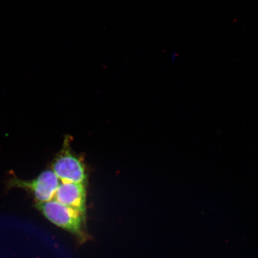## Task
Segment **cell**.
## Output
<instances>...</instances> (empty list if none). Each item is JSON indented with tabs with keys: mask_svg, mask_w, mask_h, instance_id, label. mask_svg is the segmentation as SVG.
Returning <instances> with one entry per match:
<instances>
[{
	"mask_svg": "<svg viewBox=\"0 0 258 258\" xmlns=\"http://www.w3.org/2000/svg\"><path fill=\"white\" fill-rule=\"evenodd\" d=\"M35 206L48 221L76 235L80 239H84L83 224L85 219L79 212L54 199L46 202L36 203Z\"/></svg>",
	"mask_w": 258,
	"mask_h": 258,
	"instance_id": "6da1fadb",
	"label": "cell"
},
{
	"mask_svg": "<svg viewBox=\"0 0 258 258\" xmlns=\"http://www.w3.org/2000/svg\"><path fill=\"white\" fill-rule=\"evenodd\" d=\"M60 180L52 170H46L36 178L25 180L19 178L15 174L6 183V191L12 188H21L30 192L37 203L46 202L53 200Z\"/></svg>",
	"mask_w": 258,
	"mask_h": 258,
	"instance_id": "7a4b0ae2",
	"label": "cell"
},
{
	"mask_svg": "<svg viewBox=\"0 0 258 258\" xmlns=\"http://www.w3.org/2000/svg\"><path fill=\"white\" fill-rule=\"evenodd\" d=\"M66 148L52 163L51 170L61 182L82 183L86 185L85 167L79 158Z\"/></svg>",
	"mask_w": 258,
	"mask_h": 258,
	"instance_id": "3957f363",
	"label": "cell"
},
{
	"mask_svg": "<svg viewBox=\"0 0 258 258\" xmlns=\"http://www.w3.org/2000/svg\"><path fill=\"white\" fill-rule=\"evenodd\" d=\"M54 200L68 207L76 210L86 219V190L82 183L61 182Z\"/></svg>",
	"mask_w": 258,
	"mask_h": 258,
	"instance_id": "277c9868",
	"label": "cell"
}]
</instances>
